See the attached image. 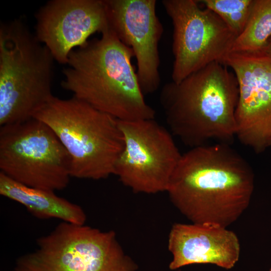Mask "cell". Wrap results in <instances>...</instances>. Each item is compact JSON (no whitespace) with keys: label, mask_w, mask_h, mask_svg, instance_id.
Wrapping results in <instances>:
<instances>
[{"label":"cell","mask_w":271,"mask_h":271,"mask_svg":"<svg viewBox=\"0 0 271 271\" xmlns=\"http://www.w3.org/2000/svg\"><path fill=\"white\" fill-rule=\"evenodd\" d=\"M54 192L27 186L0 172V194L23 205L34 216L85 224L86 215L82 208L57 196Z\"/></svg>","instance_id":"obj_14"},{"label":"cell","mask_w":271,"mask_h":271,"mask_svg":"<svg viewBox=\"0 0 271 271\" xmlns=\"http://www.w3.org/2000/svg\"><path fill=\"white\" fill-rule=\"evenodd\" d=\"M70 155L53 130L35 118L0 126V170L27 186L61 190L71 177Z\"/></svg>","instance_id":"obj_7"},{"label":"cell","mask_w":271,"mask_h":271,"mask_svg":"<svg viewBox=\"0 0 271 271\" xmlns=\"http://www.w3.org/2000/svg\"><path fill=\"white\" fill-rule=\"evenodd\" d=\"M55 61L20 19L0 25V126L23 122L53 96Z\"/></svg>","instance_id":"obj_5"},{"label":"cell","mask_w":271,"mask_h":271,"mask_svg":"<svg viewBox=\"0 0 271 271\" xmlns=\"http://www.w3.org/2000/svg\"><path fill=\"white\" fill-rule=\"evenodd\" d=\"M262 51L271 58V38L269 39L266 45Z\"/></svg>","instance_id":"obj_17"},{"label":"cell","mask_w":271,"mask_h":271,"mask_svg":"<svg viewBox=\"0 0 271 271\" xmlns=\"http://www.w3.org/2000/svg\"><path fill=\"white\" fill-rule=\"evenodd\" d=\"M173 26L172 79L179 83L208 64H223L237 36L214 12L195 0H163Z\"/></svg>","instance_id":"obj_8"},{"label":"cell","mask_w":271,"mask_h":271,"mask_svg":"<svg viewBox=\"0 0 271 271\" xmlns=\"http://www.w3.org/2000/svg\"><path fill=\"white\" fill-rule=\"evenodd\" d=\"M119 124L124 146L114 175L134 192H166L182 155L171 133L154 119Z\"/></svg>","instance_id":"obj_9"},{"label":"cell","mask_w":271,"mask_h":271,"mask_svg":"<svg viewBox=\"0 0 271 271\" xmlns=\"http://www.w3.org/2000/svg\"><path fill=\"white\" fill-rule=\"evenodd\" d=\"M270 147H271V146H270Z\"/></svg>","instance_id":"obj_19"},{"label":"cell","mask_w":271,"mask_h":271,"mask_svg":"<svg viewBox=\"0 0 271 271\" xmlns=\"http://www.w3.org/2000/svg\"><path fill=\"white\" fill-rule=\"evenodd\" d=\"M55 133L71 158V177L98 180L114 175L123 150L119 120L75 97L53 96L34 115Z\"/></svg>","instance_id":"obj_4"},{"label":"cell","mask_w":271,"mask_h":271,"mask_svg":"<svg viewBox=\"0 0 271 271\" xmlns=\"http://www.w3.org/2000/svg\"><path fill=\"white\" fill-rule=\"evenodd\" d=\"M271 38V0H253L245 26L231 52L262 51Z\"/></svg>","instance_id":"obj_15"},{"label":"cell","mask_w":271,"mask_h":271,"mask_svg":"<svg viewBox=\"0 0 271 271\" xmlns=\"http://www.w3.org/2000/svg\"><path fill=\"white\" fill-rule=\"evenodd\" d=\"M168 248L176 270L193 264H212L230 269L238 261L240 245L237 235L222 226L208 223L174 224Z\"/></svg>","instance_id":"obj_13"},{"label":"cell","mask_w":271,"mask_h":271,"mask_svg":"<svg viewBox=\"0 0 271 271\" xmlns=\"http://www.w3.org/2000/svg\"><path fill=\"white\" fill-rule=\"evenodd\" d=\"M254 181L248 162L229 144H206L182 154L166 192L192 223L227 227L249 206Z\"/></svg>","instance_id":"obj_1"},{"label":"cell","mask_w":271,"mask_h":271,"mask_svg":"<svg viewBox=\"0 0 271 271\" xmlns=\"http://www.w3.org/2000/svg\"><path fill=\"white\" fill-rule=\"evenodd\" d=\"M253 0L198 1L217 14L237 37L243 31Z\"/></svg>","instance_id":"obj_16"},{"label":"cell","mask_w":271,"mask_h":271,"mask_svg":"<svg viewBox=\"0 0 271 271\" xmlns=\"http://www.w3.org/2000/svg\"><path fill=\"white\" fill-rule=\"evenodd\" d=\"M238 93L234 73L214 62L179 83H167L160 100L171 132L186 145L212 140L230 145L236 134Z\"/></svg>","instance_id":"obj_3"},{"label":"cell","mask_w":271,"mask_h":271,"mask_svg":"<svg viewBox=\"0 0 271 271\" xmlns=\"http://www.w3.org/2000/svg\"><path fill=\"white\" fill-rule=\"evenodd\" d=\"M223 64L238 85L236 137L260 153L271 146V58L262 51L231 52Z\"/></svg>","instance_id":"obj_10"},{"label":"cell","mask_w":271,"mask_h":271,"mask_svg":"<svg viewBox=\"0 0 271 271\" xmlns=\"http://www.w3.org/2000/svg\"><path fill=\"white\" fill-rule=\"evenodd\" d=\"M35 36L55 61L67 64L72 51L110 28L104 0H52L35 15Z\"/></svg>","instance_id":"obj_12"},{"label":"cell","mask_w":271,"mask_h":271,"mask_svg":"<svg viewBox=\"0 0 271 271\" xmlns=\"http://www.w3.org/2000/svg\"><path fill=\"white\" fill-rule=\"evenodd\" d=\"M18 257L12 271H136L112 230L62 222Z\"/></svg>","instance_id":"obj_6"},{"label":"cell","mask_w":271,"mask_h":271,"mask_svg":"<svg viewBox=\"0 0 271 271\" xmlns=\"http://www.w3.org/2000/svg\"><path fill=\"white\" fill-rule=\"evenodd\" d=\"M109 27L133 51L137 73L145 95L161 83L159 43L163 27L156 13V0H104Z\"/></svg>","instance_id":"obj_11"},{"label":"cell","mask_w":271,"mask_h":271,"mask_svg":"<svg viewBox=\"0 0 271 271\" xmlns=\"http://www.w3.org/2000/svg\"><path fill=\"white\" fill-rule=\"evenodd\" d=\"M268 271H271V267H270L269 269L268 270Z\"/></svg>","instance_id":"obj_18"},{"label":"cell","mask_w":271,"mask_h":271,"mask_svg":"<svg viewBox=\"0 0 271 271\" xmlns=\"http://www.w3.org/2000/svg\"><path fill=\"white\" fill-rule=\"evenodd\" d=\"M132 50L109 28L69 55L61 86L97 109L121 121L155 119L145 101Z\"/></svg>","instance_id":"obj_2"}]
</instances>
